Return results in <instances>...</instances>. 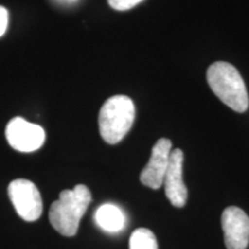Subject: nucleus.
I'll return each instance as SVG.
<instances>
[{
    "label": "nucleus",
    "mask_w": 249,
    "mask_h": 249,
    "mask_svg": "<svg viewBox=\"0 0 249 249\" xmlns=\"http://www.w3.org/2000/svg\"><path fill=\"white\" fill-rule=\"evenodd\" d=\"M224 240L227 249H246L249 244V217L244 210L229 207L222 214Z\"/></svg>",
    "instance_id": "nucleus-6"
},
{
    "label": "nucleus",
    "mask_w": 249,
    "mask_h": 249,
    "mask_svg": "<svg viewBox=\"0 0 249 249\" xmlns=\"http://www.w3.org/2000/svg\"><path fill=\"white\" fill-rule=\"evenodd\" d=\"M135 119V107L128 96L110 97L99 111V133L108 144H117L132 128Z\"/></svg>",
    "instance_id": "nucleus-3"
},
{
    "label": "nucleus",
    "mask_w": 249,
    "mask_h": 249,
    "mask_svg": "<svg viewBox=\"0 0 249 249\" xmlns=\"http://www.w3.org/2000/svg\"><path fill=\"white\" fill-rule=\"evenodd\" d=\"M95 220L103 231L117 233L124 226V214L119 207L105 203L98 208L95 213Z\"/></svg>",
    "instance_id": "nucleus-9"
},
{
    "label": "nucleus",
    "mask_w": 249,
    "mask_h": 249,
    "mask_svg": "<svg viewBox=\"0 0 249 249\" xmlns=\"http://www.w3.org/2000/svg\"><path fill=\"white\" fill-rule=\"evenodd\" d=\"M211 90L233 111L244 113L249 107L247 88L238 70L225 61L213 62L207 71Z\"/></svg>",
    "instance_id": "nucleus-2"
},
{
    "label": "nucleus",
    "mask_w": 249,
    "mask_h": 249,
    "mask_svg": "<svg viewBox=\"0 0 249 249\" xmlns=\"http://www.w3.org/2000/svg\"><path fill=\"white\" fill-rule=\"evenodd\" d=\"M172 142L169 139H160L151 150L150 160L142 170L140 180L151 189H160L164 182L165 174L169 167Z\"/></svg>",
    "instance_id": "nucleus-7"
},
{
    "label": "nucleus",
    "mask_w": 249,
    "mask_h": 249,
    "mask_svg": "<svg viewBox=\"0 0 249 249\" xmlns=\"http://www.w3.org/2000/svg\"><path fill=\"white\" fill-rule=\"evenodd\" d=\"M90 202L91 193L87 186L77 185L73 189H65L50 208V223L60 234L74 236Z\"/></svg>",
    "instance_id": "nucleus-1"
},
{
    "label": "nucleus",
    "mask_w": 249,
    "mask_h": 249,
    "mask_svg": "<svg viewBox=\"0 0 249 249\" xmlns=\"http://www.w3.org/2000/svg\"><path fill=\"white\" fill-rule=\"evenodd\" d=\"M8 27V12L7 9L0 6V37L6 33Z\"/></svg>",
    "instance_id": "nucleus-12"
},
{
    "label": "nucleus",
    "mask_w": 249,
    "mask_h": 249,
    "mask_svg": "<svg viewBox=\"0 0 249 249\" xmlns=\"http://www.w3.org/2000/svg\"><path fill=\"white\" fill-rule=\"evenodd\" d=\"M6 139L12 148L20 152H33L44 144L45 130L39 124L15 117L6 126Z\"/></svg>",
    "instance_id": "nucleus-5"
},
{
    "label": "nucleus",
    "mask_w": 249,
    "mask_h": 249,
    "mask_svg": "<svg viewBox=\"0 0 249 249\" xmlns=\"http://www.w3.org/2000/svg\"><path fill=\"white\" fill-rule=\"evenodd\" d=\"M71 1H73V0H71Z\"/></svg>",
    "instance_id": "nucleus-13"
},
{
    "label": "nucleus",
    "mask_w": 249,
    "mask_h": 249,
    "mask_svg": "<svg viewBox=\"0 0 249 249\" xmlns=\"http://www.w3.org/2000/svg\"><path fill=\"white\" fill-rule=\"evenodd\" d=\"M7 191L18 216L26 222L38 219L43 211V202L35 183L27 179H17L9 183Z\"/></svg>",
    "instance_id": "nucleus-4"
},
{
    "label": "nucleus",
    "mask_w": 249,
    "mask_h": 249,
    "mask_svg": "<svg viewBox=\"0 0 249 249\" xmlns=\"http://www.w3.org/2000/svg\"><path fill=\"white\" fill-rule=\"evenodd\" d=\"M129 249H158L157 239L148 229H138L129 239Z\"/></svg>",
    "instance_id": "nucleus-10"
},
{
    "label": "nucleus",
    "mask_w": 249,
    "mask_h": 249,
    "mask_svg": "<svg viewBox=\"0 0 249 249\" xmlns=\"http://www.w3.org/2000/svg\"><path fill=\"white\" fill-rule=\"evenodd\" d=\"M143 0H107L108 5L116 11H128V9L135 7Z\"/></svg>",
    "instance_id": "nucleus-11"
},
{
    "label": "nucleus",
    "mask_w": 249,
    "mask_h": 249,
    "mask_svg": "<svg viewBox=\"0 0 249 249\" xmlns=\"http://www.w3.org/2000/svg\"><path fill=\"white\" fill-rule=\"evenodd\" d=\"M183 152L181 149H174L171 151L169 167L164 178L165 195L171 204L176 208H182L187 202V187L182 180Z\"/></svg>",
    "instance_id": "nucleus-8"
}]
</instances>
